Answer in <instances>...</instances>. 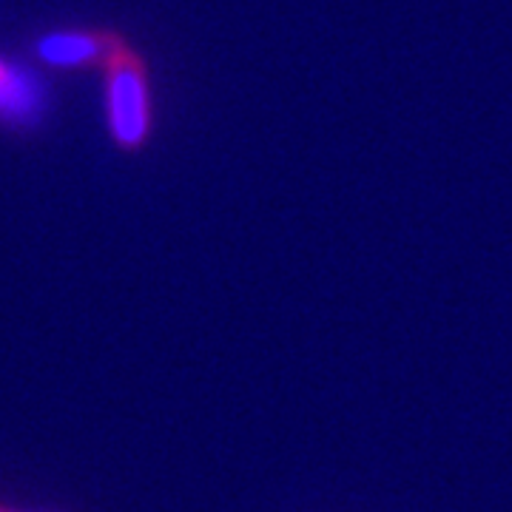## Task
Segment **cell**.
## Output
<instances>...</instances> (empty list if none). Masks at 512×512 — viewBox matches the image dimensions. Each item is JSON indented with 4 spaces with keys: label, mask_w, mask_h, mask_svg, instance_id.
I'll list each match as a JSON object with an SVG mask.
<instances>
[{
    "label": "cell",
    "mask_w": 512,
    "mask_h": 512,
    "mask_svg": "<svg viewBox=\"0 0 512 512\" xmlns=\"http://www.w3.org/2000/svg\"><path fill=\"white\" fill-rule=\"evenodd\" d=\"M103 74V126L111 146L120 154H143L160 126L157 86L146 52L117 29L109 55L100 66Z\"/></svg>",
    "instance_id": "6da1fadb"
},
{
    "label": "cell",
    "mask_w": 512,
    "mask_h": 512,
    "mask_svg": "<svg viewBox=\"0 0 512 512\" xmlns=\"http://www.w3.org/2000/svg\"><path fill=\"white\" fill-rule=\"evenodd\" d=\"M55 92L49 77L32 63L0 52V128L9 134H37L49 123Z\"/></svg>",
    "instance_id": "7a4b0ae2"
},
{
    "label": "cell",
    "mask_w": 512,
    "mask_h": 512,
    "mask_svg": "<svg viewBox=\"0 0 512 512\" xmlns=\"http://www.w3.org/2000/svg\"><path fill=\"white\" fill-rule=\"evenodd\" d=\"M114 35L111 26H57L32 40V55L52 72H89L103 66Z\"/></svg>",
    "instance_id": "3957f363"
},
{
    "label": "cell",
    "mask_w": 512,
    "mask_h": 512,
    "mask_svg": "<svg viewBox=\"0 0 512 512\" xmlns=\"http://www.w3.org/2000/svg\"><path fill=\"white\" fill-rule=\"evenodd\" d=\"M3 512H15V510H3Z\"/></svg>",
    "instance_id": "277c9868"
},
{
    "label": "cell",
    "mask_w": 512,
    "mask_h": 512,
    "mask_svg": "<svg viewBox=\"0 0 512 512\" xmlns=\"http://www.w3.org/2000/svg\"><path fill=\"white\" fill-rule=\"evenodd\" d=\"M0 512H3V507H0Z\"/></svg>",
    "instance_id": "5b68a950"
}]
</instances>
